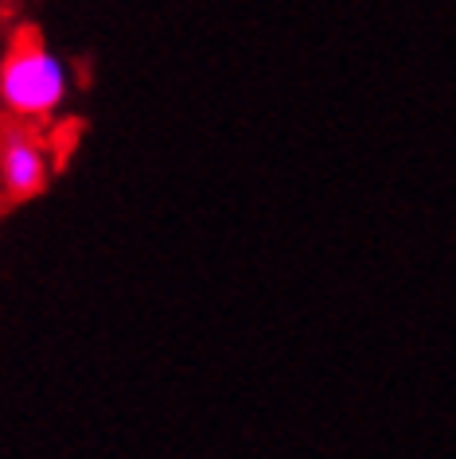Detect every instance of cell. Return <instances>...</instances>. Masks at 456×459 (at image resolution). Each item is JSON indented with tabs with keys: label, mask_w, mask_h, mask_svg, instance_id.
Here are the masks:
<instances>
[{
	"label": "cell",
	"mask_w": 456,
	"mask_h": 459,
	"mask_svg": "<svg viewBox=\"0 0 456 459\" xmlns=\"http://www.w3.org/2000/svg\"><path fill=\"white\" fill-rule=\"evenodd\" d=\"M71 86H75L71 63L59 51H51L39 36H31V31L16 36L13 48L0 59V106L16 121L28 125L51 121L66 106Z\"/></svg>",
	"instance_id": "1"
},
{
	"label": "cell",
	"mask_w": 456,
	"mask_h": 459,
	"mask_svg": "<svg viewBox=\"0 0 456 459\" xmlns=\"http://www.w3.org/2000/svg\"><path fill=\"white\" fill-rule=\"evenodd\" d=\"M51 179V148L28 121L0 129V191L24 203L48 187Z\"/></svg>",
	"instance_id": "2"
}]
</instances>
